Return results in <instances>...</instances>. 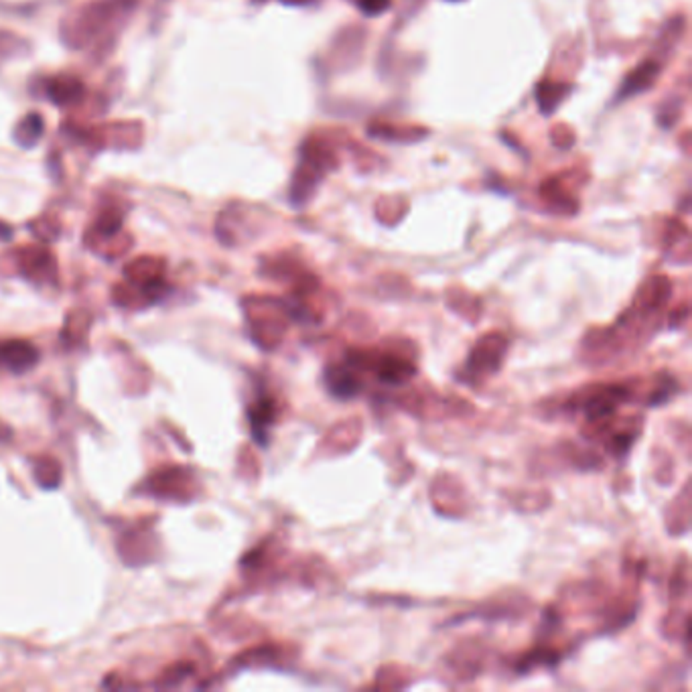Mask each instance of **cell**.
<instances>
[{"instance_id": "52a82bcc", "label": "cell", "mask_w": 692, "mask_h": 692, "mask_svg": "<svg viewBox=\"0 0 692 692\" xmlns=\"http://www.w3.org/2000/svg\"><path fill=\"white\" fill-rule=\"evenodd\" d=\"M417 3L423 4V0H407V11L409 13H415L417 11Z\"/></svg>"}, {"instance_id": "8992f818", "label": "cell", "mask_w": 692, "mask_h": 692, "mask_svg": "<svg viewBox=\"0 0 692 692\" xmlns=\"http://www.w3.org/2000/svg\"><path fill=\"white\" fill-rule=\"evenodd\" d=\"M390 3H392V0H355V4L360 6V11L364 14H368V17H376V14L388 11Z\"/></svg>"}, {"instance_id": "5b68a950", "label": "cell", "mask_w": 692, "mask_h": 692, "mask_svg": "<svg viewBox=\"0 0 692 692\" xmlns=\"http://www.w3.org/2000/svg\"><path fill=\"white\" fill-rule=\"evenodd\" d=\"M273 417H274V410H273V404L270 402H262L258 409H254L250 412V420H252V431L254 435L258 436L262 433H266V427L273 423Z\"/></svg>"}, {"instance_id": "3957f363", "label": "cell", "mask_w": 692, "mask_h": 692, "mask_svg": "<svg viewBox=\"0 0 692 692\" xmlns=\"http://www.w3.org/2000/svg\"><path fill=\"white\" fill-rule=\"evenodd\" d=\"M569 92H571V85L554 84V82H540L538 92H536L540 110H543L544 114L554 112V110L559 108L564 95H567Z\"/></svg>"}, {"instance_id": "6da1fadb", "label": "cell", "mask_w": 692, "mask_h": 692, "mask_svg": "<svg viewBox=\"0 0 692 692\" xmlns=\"http://www.w3.org/2000/svg\"><path fill=\"white\" fill-rule=\"evenodd\" d=\"M337 166L336 150L319 137L309 139L301 148V163L292 179V202L305 203L321 179Z\"/></svg>"}, {"instance_id": "277c9868", "label": "cell", "mask_w": 692, "mask_h": 692, "mask_svg": "<svg viewBox=\"0 0 692 692\" xmlns=\"http://www.w3.org/2000/svg\"><path fill=\"white\" fill-rule=\"evenodd\" d=\"M0 357H3V360L9 365H13L14 370H19V368L22 370L35 362L37 354L31 346L19 344V341H13V344L0 346Z\"/></svg>"}, {"instance_id": "7a4b0ae2", "label": "cell", "mask_w": 692, "mask_h": 692, "mask_svg": "<svg viewBox=\"0 0 692 692\" xmlns=\"http://www.w3.org/2000/svg\"><path fill=\"white\" fill-rule=\"evenodd\" d=\"M662 67H664L662 55L658 58V53L654 55V58L642 61L640 66L624 79V84L617 92V100L619 102L630 100V98H634V95H638L642 92H648L650 87L656 84V79L660 77V74H662Z\"/></svg>"}]
</instances>
